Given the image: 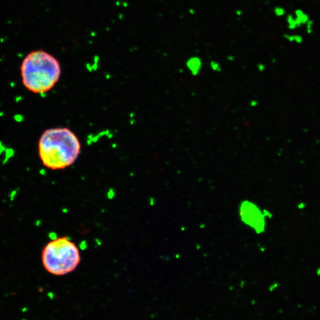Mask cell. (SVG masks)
Here are the masks:
<instances>
[{"mask_svg":"<svg viewBox=\"0 0 320 320\" xmlns=\"http://www.w3.org/2000/svg\"><path fill=\"white\" fill-rule=\"evenodd\" d=\"M81 148L77 136L67 127L46 130L38 142V154L42 164L52 170L72 165L78 159Z\"/></svg>","mask_w":320,"mask_h":320,"instance_id":"6da1fadb","label":"cell"},{"mask_svg":"<svg viewBox=\"0 0 320 320\" xmlns=\"http://www.w3.org/2000/svg\"><path fill=\"white\" fill-rule=\"evenodd\" d=\"M24 87L35 94H43L51 90L59 79L61 67L59 61L43 50L29 53L20 67Z\"/></svg>","mask_w":320,"mask_h":320,"instance_id":"7a4b0ae2","label":"cell"},{"mask_svg":"<svg viewBox=\"0 0 320 320\" xmlns=\"http://www.w3.org/2000/svg\"><path fill=\"white\" fill-rule=\"evenodd\" d=\"M41 258L44 269L55 276H64L72 272L81 260L78 246L66 236L54 239L46 244Z\"/></svg>","mask_w":320,"mask_h":320,"instance_id":"3957f363","label":"cell"},{"mask_svg":"<svg viewBox=\"0 0 320 320\" xmlns=\"http://www.w3.org/2000/svg\"><path fill=\"white\" fill-rule=\"evenodd\" d=\"M268 211L262 210L254 203L245 202L240 208V216L244 222L253 228L257 233L264 231L266 218L268 217Z\"/></svg>","mask_w":320,"mask_h":320,"instance_id":"277c9868","label":"cell"},{"mask_svg":"<svg viewBox=\"0 0 320 320\" xmlns=\"http://www.w3.org/2000/svg\"><path fill=\"white\" fill-rule=\"evenodd\" d=\"M186 66L192 75H196L202 69V62L199 57H193L187 61Z\"/></svg>","mask_w":320,"mask_h":320,"instance_id":"5b68a950","label":"cell"},{"mask_svg":"<svg viewBox=\"0 0 320 320\" xmlns=\"http://www.w3.org/2000/svg\"><path fill=\"white\" fill-rule=\"evenodd\" d=\"M295 15L298 28L301 27L303 24H306L310 20L309 16L301 9L296 10L295 11Z\"/></svg>","mask_w":320,"mask_h":320,"instance_id":"8992f818","label":"cell"},{"mask_svg":"<svg viewBox=\"0 0 320 320\" xmlns=\"http://www.w3.org/2000/svg\"><path fill=\"white\" fill-rule=\"evenodd\" d=\"M283 37L291 42H295L298 44H301L304 42L303 37L299 34H289L286 33L283 34Z\"/></svg>","mask_w":320,"mask_h":320,"instance_id":"52a82bcc","label":"cell"},{"mask_svg":"<svg viewBox=\"0 0 320 320\" xmlns=\"http://www.w3.org/2000/svg\"><path fill=\"white\" fill-rule=\"evenodd\" d=\"M286 21L288 23V27L289 30H295L298 28L296 18L292 14H288L286 16Z\"/></svg>","mask_w":320,"mask_h":320,"instance_id":"ba28073f","label":"cell"},{"mask_svg":"<svg viewBox=\"0 0 320 320\" xmlns=\"http://www.w3.org/2000/svg\"><path fill=\"white\" fill-rule=\"evenodd\" d=\"M274 13L277 17H282L286 14V10L284 8L278 6L274 9Z\"/></svg>","mask_w":320,"mask_h":320,"instance_id":"9c48e42d","label":"cell"},{"mask_svg":"<svg viewBox=\"0 0 320 320\" xmlns=\"http://www.w3.org/2000/svg\"><path fill=\"white\" fill-rule=\"evenodd\" d=\"M314 22L312 20H309L306 24V31L308 34H312L313 32V28H314Z\"/></svg>","mask_w":320,"mask_h":320,"instance_id":"30bf717a","label":"cell"},{"mask_svg":"<svg viewBox=\"0 0 320 320\" xmlns=\"http://www.w3.org/2000/svg\"><path fill=\"white\" fill-rule=\"evenodd\" d=\"M210 67L213 71H219L220 70V67L219 64L215 61H212L210 62Z\"/></svg>","mask_w":320,"mask_h":320,"instance_id":"8fae6325","label":"cell"},{"mask_svg":"<svg viewBox=\"0 0 320 320\" xmlns=\"http://www.w3.org/2000/svg\"><path fill=\"white\" fill-rule=\"evenodd\" d=\"M278 283H275V284H273V286H272V288L270 289L271 291H273L274 289H275L278 288Z\"/></svg>","mask_w":320,"mask_h":320,"instance_id":"7c38bea8","label":"cell"},{"mask_svg":"<svg viewBox=\"0 0 320 320\" xmlns=\"http://www.w3.org/2000/svg\"><path fill=\"white\" fill-rule=\"evenodd\" d=\"M316 275L318 276H320V267L318 268L316 270Z\"/></svg>","mask_w":320,"mask_h":320,"instance_id":"4fadbf2b","label":"cell"}]
</instances>
